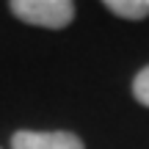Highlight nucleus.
<instances>
[{
	"label": "nucleus",
	"instance_id": "3",
	"mask_svg": "<svg viewBox=\"0 0 149 149\" xmlns=\"http://www.w3.org/2000/svg\"><path fill=\"white\" fill-rule=\"evenodd\" d=\"M105 8L122 19H144L149 17V0H108Z\"/></svg>",
	"mask_w": 149,
	"mask_h": 149
},
{
	"label": "nucleus",
	"instance_id": "2",
	"mask_svg": "<svg viewBox=\"0 0 149 149\" xmlns=\"http://www.w3.org/2000/svg\"><path fill=\"white\" fill-rule=\"evenodd\" d=\"M11 149H86L74 133H36V130H19L11 135Z\"/></svg>",
	"mask_w": 149,
	"mask_h": 149
},
{
	"label": "nucleus",
	"instance_id": "4",
	"mask_svg": "<svg viewBox=\"0 0 149 149\" xmlns=\"http://www.w3.org/2000/svg\"><path fill=\"white\" fill-rule=\"evenodd\" d=\"M133 94H135V100H138L141 105L149 108V66H144V69L135 74V80H133Z\"/></svg>",
	"mask_w": 149,
	"mask_h": 149
},
{
	"label": "nucleus",
	"instance_id": "1",
	"mask_svg": "<svg viewBox=\"0 0 149 149\" xmlns=\"http://www.w3.org/2000/svg\"><path fill=\"white\" fill-rule=\"evenodd\" d=\"M8 8L17 19L50 31H61L74 19L72 0H11Z\"/></svg>",
	"mask_w": 149,
	"mask_h": 149
}]
</instances>
